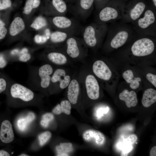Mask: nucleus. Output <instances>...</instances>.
I'll use <instances>...</instances> for the list:
<instances>
[{
  "label": "nucleus",
  "instance_id": "1",
  "mask_svg": "<svg viewBox=\"0 0 156 156\" xmlns=\"http://www.w3.org/2000/svg\"><path fill=\"white\" fill-rule=\"evenodd\" d=\"M89 67L102 86H116L118 73L107 60L103 58L96 59Z\"/></svg>",
  "mask_w": 156,
  "mask_h": 156
},
{
  "label": "nucleus",
  "instance_id": "2",
  "mask_svg": "<svg viewBox=\"0 0 156 156\" xmlns=\"http://www.w3.org/2000/svg\"><path fill=\"white\" fill-rule=\"evenodd\" d=\"M82 90L90 100L98 99L100 95L101 83L91 71L89 67L83 66L78 73Z\"/></svg>",
  "mask_w": 156,
  "mask_h": 156
},
{
  "label": "nucleus",
  "instance_id": "3",
  "mask_svg": "<svg viewBox=\"0 0 156 156\" xmlns=\"http://www.w3.org/2000/svg\"><path fill=\"white\" fill-rule=\"evenodd\" d=\"M107 31L105 23H92L82 29V39L88 48L97 49L101 45Z\"/></svg>",
  "mask_w": 156,
  "mask_h": 156
},
{
  "label": "nucleus",
  "instance_id": "4",
  "mask_svg": "<svg viewBox=\"0 0 156 156\" xmlns=\"http://www.w3.org/2000/svg\"><path fill=\"white\" fill-rule=\"evenodd\" d=\"M62 47L72 61L84 62L87 56L88 47L82 38L75 35L69 37Z\"/></svg>",
  "mask_w": 156,
  "mask_h": 156
},
{
  "label": "nucleus",
  "instance_id": "5",
  "mask_svg": "<svg viewBox=\"0 0 156 156\" xmlns=\"http://www.w3.org/2000/svg\"><path fill=\"white\" fill-rule=\"evenodd\" d=\"M156 45L152 38L144 36L135 40L131 44L129 50V55L133 59L140 60L150 57L155 52Z\"/></svg>",
  "mask_w": 156,
  "mask_h": 156
},
{
  "label": "nucleus",
  "instance_id": "6",
  "mask_svg": "<svg viewBox=\"0 0 156 156\" xmlns=\"http://www.w3.org/2000/svg\"><path fill=\"white\" fill-rule=\"evenodd\" d=\"M131 31L127 27L119 28L108 34L103 48L106 51L117 49L125 44L131 37Z\"/></svg>",
  "mask_w": 156,
  "mask_h": 156
},
{
  "label": "nucleus",
  "instance_id": "7",
  "mask_svg": "<svg viewBox=\"0 0 156 156\" xmlns=\"http://www.w3.org/2000/svg\"><path fill=\"white\" fill-rule=\"evenodd\" d=\"M73 74L64 67L58 66L52 75L49 88L60 90L66 88L71 81Z\"/></svg>",
  "mask_w": 156,
  "mask_h": 156
},
{
  "label": "nucleus",
  "instance_id": "8",
  "mask_svg": "<svg viewBox=\"0 0 156 156\" xmlns=\"http://www.w3.org/2000/svg\"><path fill=\"white\" fill-rule=\"evenodd\" d=\"M122 70L121 75L125 83L133 90H135L143 86V75L140 70L128 64Z\"/></svg>",
  "mask_w": 156,
  "mask_h": 156
},
{
  "label": "nucleus",
  "instance_id": "9",
  "mask_svg": "<svg viewBox=\"0 0 156 156\" xmlns=\"http://www.w3.org/2000/svg\"><path fill=\"white\" fill-rule=\"evenodd\" d=\"M51 22L57 30L71 33L75 35L80 29V25L77 21L65 16H54L51 19Z\"/></svg>",
  "mask_w": 156,
  "mask_h": 156
},
{
  "label": "nucleus",
  "instance_id": "10",
  "mask_svg": "<svg viewBox=\"0 0 156 156\" xmlns=\"http://www.w3.org/2000/svg\"><path fill=\"white\" fill-rule=\"evenodd\" d=\"M47 52L45 55L46 60L58 66H65L72 64V61L66 55L62 46Z\"/></svg>",
  "mask_w": 156,
  "mask_h": 156
},
{
  "label": "nucleus",
  "instance_id": "11",
  "mask_svg": "<svg viewBox=\"0 0 156 156\" xmlns=\"http://www.w3.org/2000/svg\"><path fill=\"white\" fill-rule=\"evenodd\" d=\"M122 9H120L116 6L107 4L99 11L96 22L105 23L112 20H116L122 16Z\"/></svg>",
  "mask_w": 156,
  "mask_h": 156
},
{
  "label": "nucleus",
  "instance_id": "12",
  "mask_svg": "<svg viewBox=\"0 0 156 156\" xmlns=\"http://www.w3.org/2000/svg\"><path fill=\"white\" fill-rule=\"evenodd\" d=\"M77 73H73L71 81L66 88L67 100L71 104H77L82 91L81 83Z\"/></svg>",
  "mask_w": 156,
  "mask_h": 156
},
{
  "label": "nucleus",
  "instance_id": "13",
  "mask_svg": "<svg viewBox=\"0 0 156 156\" xmlns=\"http://www.w3.org/2000/svg\"><path fill=\"white\" fill-rule=\"evenodd\" d=\"M94 4V0H77L73 8V12L79 18L85 20L91 14Z\"/></svg>",
  "mask_w": 156,
  "mask_h": 156
},
{
  "label": "nucleus",
  "instance_id": "14",
  "mask_svg": "<svg viewBox=\"0 0 156 156\" xmlns=\"http://www.w3.org/2000/svg\"><path fill=\"white\" fill-rule=\"evenodd\" d=\"M122 9V16L126 20L133 21L137 20L142 14L146 8V4L143 1H138Z\"/></svg>",
  "mask_w": 156,
  "mask_h": 156
},
{
  "label": "nucleus",
  "instance_id": "15",
  "mask_svg": "<svg viewBox=\"0 0 156 156\" xmlns=\"http://www.w3.org/2000/svg\"><path fill=\"white\" fill-rule=\"evenodd\" d=\"M10 92L13 97L18 98L26 102L31 100L34 96V93L31 90L18 83L12 85Z\"/></svg>",
  "mask_w": 156,
  "mask_h": 156
},
{
  "label": "nucleus",
  "instance_id": "16",
  "mask_svg": "<svg viewBox=\"0 0 156 156\" xmlns=\"http://www.w3.org/2000/svg\"><path fill=\"white\" fill-rule=\"evenodd\" d=\"M55 69L49 64H44L39 68L38 75L40 79V86L44 89L49 88L51 78Z\"/></svg>",
  "mask_w": 156,
  "mask_h": 156
},
{
  "label": "nucleus",
  "instance_id": "17",
  "mask_svg": "<svg viewBox=\"0 0 156 156\" xmlns=\"http://www.w3.org/2000/svg\"><path fill=\"white\" fill-rule=\"evenodd\" d=\"M144 13L143 17L137 20V25L141 30L146 31L155 25L156 18L155 13L151 9H147Z\"/></svg>",
  "mask_w": 156,
  "mask_h": 156
},
{
  "label": "nucleus",
  "instance_id": "18",
  "mask_svg": "<svg viewBox=\"0 0 156 156\" xmlns=\"http://www.w3.org/2000/svg\"><path fill=\"white\" fill-rule=\"evenodd\" d=\"M74 34L66 32L57 30L51 34L49 47L54 48L62 47L68 38Z\"/></svg>",
  "mask_w": 156,
  "mask_h": 156
},
{
  "label": "nucleus",
  "instance_id": "19",
  "mask_svg": "<svg viewBox=\"0 0 156 156\" xmlns=\"http://www.w3.org/2000/svg\"><path fill=\"white\" fill-rule=\"evenodd\" d=\"M82 137L85 141L92 143L98 146L103 145L105 140V136L103 133L92 129L85 131L83 134Z\"/></svg>",
  "mask_w": 156,
  "mask_h": 156
},
{
  "label": "nucleus",
  "instance_id": "20",
  "mask_svg": "<svg viewBox=\"0 0 156 156\" xmlns=\"http://www.w3.org/2000/svg\"><path fill=\"white\" fill-rule=\"evenodd\" d=\"M14 135L12 125L8 120L2 122L0 129V140L4 143H9L13 141Z\"/></svg>",
  "mask_w": 156,
  "mask_h": 156
},
{
  "label": "nucleus",
  "instance_id": "21",
  "mask_svg": "<svg viewBox=\"0 0 156 156\" xmlns=\"http://www.w3.org/2000/svg\"><path fill=\"white\" fill-rule=\"evenodd\" d=\"M68 10L67 4L64 0H51V7L47 9L46 12L55 16H65Z\"/></svg>",
  "mask_w": 156,
  "mask_h": 156
},
{
  "label": "nucleus",
  "instance_id": "22",
  "mask_svg": "<svg viewBox=\"0 0 156 156\" xmlns=\"http://www.w3.org/2000/svg\"><path fill=\"white\" fill-rule=\"evenodd\" d=\"M119 99L124 101L128 108L134 107L136 106L138 103L137 96L135 92L132 90L129 91L127 89H125L120 93Z\"/></svg>",
  "mask_w": 156,
  "mask_h": 156
},
{
  "label": "nucleus",
  "instance_id": "23",
  "mask_svg": "<svg viewBox=\"0 0 156 156\" xmlns=\"http://www.w3.org/2000/svg\"><path fill=\"white\" fill-rule=\"evenodd\" d=\"M156 102V90L152 88H149L145 90L141 101L143 106L145 107L151 106Z\"/></svg>",
  "mask_w": 156,
  "mask_h": 156
},
{
  "label": "nucleus",
  "instance_id": "24",
  "mask_svg": "<svg viewBox=\"0 0 156 156\" xmlns=\"http://www.w3.org/2000/svg\"><path fill=\"white\" fill-rule=\"evenodd\" d=\"M71 104L68 100L62 101L54 108L53 112L55 114L59 115L63 113L69 115L71 113Z\"/></svg>",
  "mask_w": 156,
  "mask_h": 156
},
{
  "label": "nucleus",
  "instance_id": "25",
  "mask_svg": "<svg viewBox=\"0 0 156 156\" xmlns=\"http://www.w3.org/2000/svg\"><path fill=\"white\" fill-rule=\"evenodd\" d=\"M25 28V23L23 20L20 17H17L10 25V34L11 36H15L23 30Z\"/></svg>",
  "mask_w": 156,
  "mask_h": 156
},
{
  "label": "nucleus",
  "instance_id": "26",
  "mask_svg": "<svg viewBox=\"0 0 156 156\" xmlns=\"http://www.w3.org/2000/svg\"><path fill=\"white\" fill-rule=\"evenodd\" d=\"M57 156H68V153L73 150V145L70 143H61L55 148Z\"/></svg>",
  "mask_w": 156,
  "mask_h": 156
},
{
  "label": "nucleus",
  "instance_id": "27",
  "mask_svg": "<svg viewBox=\"0 0 156 156\" xmlns=\"http://www.w3.org/2000/svg\"><path fill=\"white\" fill-rule=\"evenodd\" d=\"M47 25L46 19L42 16H39L34 20L31 27L36 30H38L46 27Z\"/></svg>",
  "mask_w": 156,
  "mask_h": 156
},
{
  "label": "nucleus",
  "instance_id": "28",
  "mask_svg": "<svg viewBox=\"0 0 156 156\" xmlns=\"http://www.w3.org/2000/svg\"><path fill=\"white\" fill-rule=\"evenodd\" d=\"M142 73H143L142 72ZM144 75L146 80L153 86L156 88V75L154 72L149 71L143 73Z\"/></svg>",
  "mask_w": 156,
  "mask_h": 156
},
{
  "label": "nucleus",
  "instance_id": "29",
  "mask_svg": "<svg viewBox=\"0 0 156 156\" xmlns=\"http://www.w3.org/2000/svg\"><path fill=\"white\" fill-rule=\"evenodd\" d=\"M53 118L54 116L52 114L46 113L42 116L40 124L43 127L46 128L48 126L49 122L53 120Z\"/></svg>",
  "mask_w": 156,
  "mask_h": 156
},
{
  "label": "nucleus",
  "instance_id": "30",
  "mask_svg": "<svg viewBox=\"0 0 156 156\" xmlns=\"http://www.w3.org/2000/svg\"><path fill=\"white\" fill-rule=\"evenodd\" d=\"M51 136V133L49 131L44 132L38 136L40 144L41 146L44 145L50 139Z\"/></svg>",
  "mask_w": 156,
  "mask_h": 156
},
{
  "label": "nucleus",
  "instance_id": "31",
  "mask_svg": "<svg viewBox=\"0 0 156 156\" xmlns=\"http://www.w3.org/2000/svg\"><path fill=\"white\" fill-rule=\"evenodd\" d=\"M49 40L44 34L43 35H36L34 38L35 42L37 44H43L46 43Z\"/></svg>",
  "mask_w": 156,
  "mask_h": 156
},
{
  "label": "nucleus",
  "instance_id": "32",
  "mask_svg": "<svg viewBox=\"0 0 156 156\" xmlns=\"http://www.w3.org/2000/svg\"><path fill=\"white\" fill-rule=\"evenodd\" d=\"M28 123L25 118H20L17 122L18 127L21 131H23L25 129Z\"/></svg>",
  "mask_w": 156,
  "mask_h": 156
},
{
  "label": "nucleus",
  "instance_id": "33",
  "mask_svg": "<svg viewBox=\"0 0 156 156\" xmlns=\"http://www.w3.org/2000/svg\"><path fill=\"white\" fill-rule=\"evenodd\" d=\"M34 0H28L25 4L24 8V13L26 14H29L33 8Z\"/></svg>",
  "mask_w": 156,
  "mask_h": 156
},
{
  "label": "nucleus",
  "instance_id": "34",
  "mask_svg": "<svg viewBox=\"0 0 156 156\" xmlns=\"http://www.w3.org/2000/svg\"><path fill=\"white\" fill-rule=\"evenodd\" d=\"M108 0H94V4L96 9L99 11L107 4Z\"/></svg>",
  "mask_w": 156,
  "mask_h": 156
},
{
  "label": "nucleus",
  "instance_id": "35",
  "mask_svg": "<svg viewBox=\"0 0 156 156\" xmlns=\"http://www.w3.org/2000/svg\"><path fill=\"white\" fill-rule=\"evenodd\" d=\"M11 5L10 0H0V10L10 7Z\"/></svg>",
  "mask_w": 156,
  "mask_h": 156
},
{
  "label": "nucleus",
  "instance_id": "36",
  "mask_svg": "<svg viewBox=\"0 0 156 156\" xmlns=\"http://www.w3.org/2000/svg\"><path fill=\"white\" fill-rule=\"evenodd\" d=\"M7 82L6 79L3 77H0V93L4 91L7 87Z\"/></svg>",
  "mask_w": 156,
  "mask_h": 156
},
{
  "label": "nucleus",
  "instance_id": "37",
  "mask_svg": "<svg viewBox=\"0 0 156 156\" xmlns=\"http://www.w3.org/2000/svg\"><path fill=\"white\" fill-rule=\"evenodd\" d=\"M31 58V55L27 53L22 54L19 57V60L20 61L26 62L28 61Z\"/></svg>",
  "mask_w": 156,
  "mask_h": 156
},
{
  "label": "nucleus",
  "instance_id": "38",
  "mask_svg": "<svg viewBox=\"0 0 156 156\" xmlns=\"http://www.w3.org/2000/svg\"><path fill=\"white\" fill-rule=\"evenodd\" d=\"M8 61L4 56L0 54V68H5L7 65Z\"/></svg>",
  "mask_w": 156,
  "mask_h": 156
},
{
  "label": "nucleus",
  "instance_id": "39",
  "mask_svg": "<svg viewBox=\"0 0 156 156\" xmlns=\"http://www.w3.org/2000/svg\"><path fill=\"white\" fill-rule=\"evenodd\" d=\"M7 32L6 28L4 27H0V40L4 38Z\"/></svg>",
  "mask_w": 156,
  "mask_h": 156
},
{
  "label": "nucleus",
  "instance_id": "40",
  "mask_svg": "<svg viewBox=\"0 0 156 156\" xmlns=\"http://www.w3.org/2000/svg\"><path fill=\"white\" fill-rule=\"evenodd\" d=\"M137 136L135 134H132L130 135L127 138V140L128 142L130 143L131 144H134L137 140Z\"/></svg>",
  "mask_w": 156,
  "mask_h": 156
},
{
  "label": "nucleus",
  "instance_id": "41",
  "mask_svg": "<svg viewBox=\"0 0 156 156\" xmlns=\"http://www.w3.org/2000/svg\"><path fill=\"white\" fill-rule=\"evenodd\" d=\"M35 117V116L34 114L32 112H30L28 114L27 116L25 118L27 120L28 122L29 123L34 120Z\"/></svg>",
  "mask_w": 156,
  "mask_h": 156
},
{
  "label": "nucleus",
  "instance_id": "42",
  "mask_svg": "<svg viewBox=\"0 0 156 156\" xmlns=\"http://www.w3.org/2000/svg\"><path fill=\"white\" fill-rule=\"evenodd\" d=\"M156 146H154L151 149L150 153V156H156Z\"/></svg>",
  "mask_w": 156,
  "mask_h": 156
},
{
  "label": "nucleus",
  "instance_id": "43",
  "mask_svg": "<svg viewBox=\"0 0 156 156\" xmlns=\"http://www.w3.org/2000/svg\"><path fill=\"white\" fill-rule=\"evenodd\" d=\"M40 0H34L33 3V8L38 7L40 3Z\"/></svg>",
  "mask_w": 156,
  "mask_h": 156
},
{
  "label": "nucleus",
  "instance_id": "44",
  "mask_svg": "<svg viewBox=\"0 0 156 156\" xmlns=\"http://www.w3.org/2000/svg\"><path fill=\"white\" fill-rule=\"evenodd\" d=\"M10 154L6 151L3 150H0V156H9Z\"/></svg>",
  "mask_w": 156,
  "mask_h": 156
},
{
  "label": "nucleus",
  "instance_id": "45",
  "mask_svg": "<svg viewBox=\"0 0 156 156\" xmlns=\"http://www.w3.org/2000/svg\"><path fill=\"white\" fill-rule=\"evenodd\" d=\"M28 50L26 48H24L21 51V53L22 54L27 53Z\"/></svg>",
  "mask_w": 156,
  "mask_h": 156
},
{
  "label": "nucleus",
  "instance_id": "46",
  "mask_svg": "<svg viewBox=\"0 0 156 156\" xmlns=\"http://www.w3.org/2000/svg\"><path fill=\"white\" fill-rule=\"evenodd\" d=\"M18 52V49H14L11 52V53L13 55L15 54Z\"/></svg>",
  "mask_w": 156,
  "mask_h": 156
},
{
  "label": "nucleus",
  "instance_id": "47",
  "mask_svg": "<svg viewBox=\"0 0 156 156\" xmlns=\"http://www.w3.org/2000/svg\"><path fill=\"white\" fill-rule=\"evenodd\" d=\"M5 25V23L0 20V27H3Z\"/></svg>",
  "mask_w": 156,
  "mask_h": 156
},
{
  "label": "nucleus",
  "instance_id": "48",
  "mask_svg": "<svg viewBox=\"0 0 156 156\" xmlns=\"http://www.w3.org/2000/svg\"><path fill=\"white\" fill-rule=\"evenodd\" d=\"M154 6L155 8L156 7V0H152Z\"/></svg>",
  "mask_w": 156,
  "mask_h": 156
},
{
  "label": "nucleus",
  "instance_id": "49",
  "mask_svg": "<svg viewBox=\"0 0 156 156\" xmlns=\"http://www.w3.org/2000/svg\"><path fill=\"white\" fill-rule=\"evenodd\" d=\"M19 156H28V155L25 154H22Z\"/></svg>",
  "mask_w": 156,
  "mask_h": 156
},
{
  "label": "nucleus",
  "instance_id": "50",
  "mask_svg": "<svg viewBox=\"0 0 156 156\" xmlns=\"http://www.w3.org/2000/svg\"><path fill=\"white\" fill-rule=\"evenodd\" d=\"M67 0L69 1L72 2V1H74L75 0Z\"/></svg>",
  "mask_w": 156,
  "mask_h": 156
}]
</instances>
